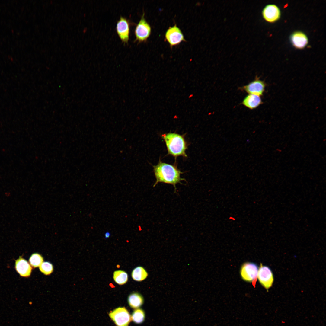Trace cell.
<instances>
[{
  "mask_svg": "<svg viewBox=\"0 0 326 326\" xmlns=\"http://www.w3.org/2000/svg\"><path fill=\"white\" fill-rule=\"evenodd\" d=\"M145 15L143 12L134 30L135 41L139 43L146 41L151 32V26L145 18Z\"/></svg>",
  "mask_w": 326,
  "mask_h": 326,
  "instance_id": "cell-3",
  "label": "cell"
},
{
  "mask_svg": "<svg viewBox=\"0 0 326 326\" xmlns=\"http://www.w3.org/2000/svg\"><path fill=\"white\" fill-rule=\"evenodd\" d=\"M290 40L292 45L298 49L304 48L308 44V38L303 32L296 31L293 32L290 35Z\"/></svg>",
  "mask_w": 326,
  "mask_h": 326,
  "instance_id": "cell-11",
  "label": "cell"
},
{
  "mask_svg": "<svg viewBox=\"0 0 326 326\" xmlns=\"http://www.w3.org/2000/svg\"><path fill=\"white\" fill-rule=\"evenodd\" d=\"M265 84L262 81L256 78L247 85L241 88L249 94L260 96L263 95L264 91Z\"/></svg>",
  "mask_w": 326,
  "mask_h": 326,
  "instance_id": "cell-10",
  "label": "cell"
},
{
  "mask_svg": "<svg viewBox=\"0 0 326 326\" xmlns=\"http://www.w3.org/2000/svg\"><path fill=\"white\" fill-rule=\"evenodd\" d=\"M43 261V257L40 255L38 253L33 254L29 259L30 264L34 268L40 266Z\"/></svg>",
  "mask_w": 326,
  "mask_h": 326,
  "instance_id": "cell-18",
  "label": "cell"
},
{
  "mask_svg": "<svg viewBox=\"0 0 326 326\" xmlns=\"http://www.w3.org/2000/svg\"><path fill=\"white\" fill-rule=\"evenodd\" d=\"M110 235V233L108 232H107L105 234V236L106 238H107L109 237Z\"/></svg>",
  "mask_w": 326,
  "mask_h": 326,
  "instance_id": "cell-20",
  "label": "cell"
},
{
  "mask_svg": "<svg viewBox=\"0 0 326 326\" xmlns=\"http://www.w3.org/2000/svg\"><path fill=\"white\" fill-rule=\"evenodd\" d=\"M258 270V267L256 264L251 262H246L243 264L241 267V276L246 281L253 282L256 280Z\"/></svg>",
  "mask_w": 326,
  "mask_h": 326,
  "instance_id": "cell-7",
  "label": "cell"
},
{
  "mask_svg": "<svg viewBox=\"0 0 326 326\" xmlns=\"http://www.w3.org/2000/svg\"><path fill=\"white\" fill-rule=\"evenodd\" d=\"M145 314L144 311L142 309H136L133 312L131 319L136 324H140L144 320Z\"/></svg>",
  "mask_w": 326,
  "mask_h": 326,
  "instance_id": "cell-17",
  "label": "cell"
},
{
  "mask_svg": "<svg viewBox=\"0 0 326 326\" xmlns=\"http://www.w3.org/2000/svg\"><path fill=\"white\" fill-rule=\"evenodd\" d=\"M131 275L133 280L137 281H141L147 277L148 273L143 267L139 266L133 270Z\"/></svg>",
  "mask_w": 326,
  "mask_h": 326,
  "instance_id": "cell-15",
  "label": "cell"
},
{
  "mask_svg": "<svg viewBox=\"0 0 326 326\" xmlns=\"http://www.w3.org/2000/svg\"><path fill=\"white\" fill-rule=\"evenodd\" d=\"M39 268L40 271L46 275L50 274L53 270L52 265L47 262L42 263L40 265Z\"/></svg>",
  "mask_w": 326,
  "mask_h": 326,
  "instance_id": "cell-19",
  "label": "cell"
},
{
  "mask_svg": "<svg viewBox=\"0 0 326 326\" xmlns=\"http://www.w3.org/2000/svg\"><path fill=\"white\" fill-rule=\"evenodd\" d=\"M109 315L117 326H128L131 320L129 312L124 307L115 309Z\"/></svg>",
  "mask_w": 326,
  "mask_h": 326,
  "instance_id": "cell-4",
  "label": "cell"
},
{
  "mask_svg": "<svg viewBox=\"0 0 326 326\" xmlns=\"http://www.w3.org/2000/svg\"><path fill=\"white\" fill-rule=\"evenodd\" d=\"M130 23L126 18L121 16L116 25L117 33L121 41L124 43H128L130 32Z\"/></svg>",
  "mask_w": 326,
  "mask_h": 326,
  "instance_id": "cell-6",
  "label": "cell"
},
{
  "mask_svg": "<svg viewBox=\"0 0 326 326\" xmlns=\"http://www.w3.org/2000/svg\"><path fill=\"white\" fill-rule=\"evenodd\" d=\"M113 279L115 282L119 285L125 284L128 280V275L124 271L117 270L113 273Z\"/></svg>",
  "mask_w": 326,
  "mask_h": 326,
  "instance_id": "cell-16",
  "label": "cell"
},
{
  "mask_svg": "<svg viewBox=\"0 0 326 326\" xmlns=\"http://www.w3.org/2000/svg\"><path fill=\"white\" fill-rule=\"evenodd\" d=\"M161 137L165 143L169 155L175 158L180 156L187 157L186 151L188 145L184 135L169 133L161 135Z\"/></svg>",
  "mask_w": 326,
  "mask_h": 326,
  "instance_id": "cell-2",
  "label": "cell"
},
{
  "mask_svg": "<svg viewBox=\"0 0 326 326\" xmlns=\"http://www.w3.org/2000/svg\"><path fill=\"white\" fill-rule=\"evenodd\" d=\"M153 171L156 179V181L153 187L159 182L170 184L173 185L176 189V185L177 183L181 184V181L186 180L181 177V172L176 165H171L161 161L160 159L158 164L153 166Z\"/></svg>",
  "mask_w": 326,
  "mask_h": 326,
  "instance_id": "cell-1",
  "label": "cell"
},
{
  "mask_svg": "<svg viewBox=\"0 0 326 326\" xmlns=\"http://www.w3.org/2000/svg\"><path fill=\"white\" fill-rule=\"evenodd\" d=\"M261 103V100L259 96L251 94L247 95L242 102L244 106L251 109L256 108Z\"/></svg>",
  "mask_w": 326,
  "mask_h": 326,
  "instance_id": "cell-13",
  "label": "cell"
},
{
  "mask_svg": "<svg viewBox=\"0 0 326 326\" xmlns=\"http://www.w3.org/2000/svg\"><path fill=\"white\" fill-rule=\"evenodd\" d=\"M15 267L21 276L28 277L31 274L32 267L28 262L21 257L16 260Z\"/></svg>",
  "mask_w": 326,
  "mask_h": 326,
  "instance_id": "cell-12",
  "label": "cell"
},
{
  "mask_svg": "<svg viewBox=\"0 0 326 326\" xmlns=\"http://www.w3.org/2000/svg\"><path fill=\"white\" fill-rule=\"evenodd\" d=\"M257 277L260 283L266 289H268L272 286L274 281L273 274L268 267L260 264Z\"/></svg>",
  "mask_w": 326,
  "mask_h": 326,
  "instance_id": "cell-8",
  "label": "cell"
},
{
  "mask_svg": "<svg viewBox=\"0 0 326 326\" xmlns=\"http://www.w3.org/2000/svg\"><path fill=\"white\" fill-rule=\"evenodd\" d=\"M262 13L264 19L270 23L274 22L278 20L281 14L280 8L274 4L266 5L263 8Z\"/></svg>",
  "mask_w": 326,
  "mask_h": 326,
  "instance_id": "cell-9",
  "label": "cell"
},
{
  "mask_svg": "<svg viewBox=\"0 0 326 326\" xmlns=\"http://www.w3.org/2000/svg\"><path fill=\"white\" fill-rule=\"evenodd\" d=\"M165 37L171 47L178 45L182 42L186 41L181 30L176 24L168 29Z\"/></svg>",
  "mask_w": 326,
  "mask_h": 326,
  "instance_id": "cell-5",
  "label": "cell"
},
{
  "mask_svg": "<svg viewBox=\"0 0 326 326\" xmlns=\"http://www.w3.org/2000/svg\"><path fill=\"white\" fill-rule=\"evenodd\" d=\"M128 301L130 306L132 308L137 309L143 304L144 300L142 296L137 292H133L128 296Z\"/></svg>",
  "mask_w": 326,
  "mask_h": 326,
  "instance_id": "cell-14",
  "label": "cell"
}]
</instances>
